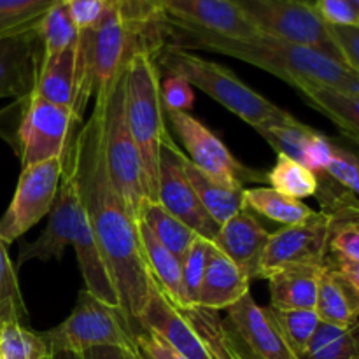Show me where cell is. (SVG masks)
Listing matches in <instances>:
<instances>
[{"label":"cell","mask_w":359,"mask_h":359,"mask_svg":"<svg viewBox=\"0 0 359 359\" xmlns=\"http://www.w3.org/2000/svg\"><path fill=\"white\" fill-rule=\"evenodd\" d=\"M311 107L332 119L344 135L358 142L359 139V97L326 84H305L298 90Z\"/></svg>","instance_id":"25"},{"label":"cell","mask_w":359,"mask_h":359,"mask_svg":"<svg viewBox=\"0 0 359 359\" xmlns=\"http://www.w3.org/2000/svg\"><path fill=\"white\" fill-rule=\"evenodd\" d=\"M316 314L319 321L340 328H356L359 312V290L347 283L335 269L323 263L319 272Z\"/></svg>","instance_id":"21"},{"label":"cell","mask_w":359,"mask_h":359,"mask_svg":"<svg viewBox=\"0 0 359 359\" xmlns=\"http://www.w3.org/2000/svg\"><path fill=\"white\" fill-rule=\"evenodd\" d=\"M139 221H142L149 228L156 241L163 248H167L179 262L184 258L189 245L198 237L188 224L168 212L160 202H151L144 198L139 209Z\"/></svg>","instance_id":"26"},{"label":"cell","mask_w":359,"mask_h":359,"mask_svg":"<svg viewBox=\"0 0 359 359\" xmlns=\"http://www.w3.org/2000/svg\"><path fill=\"white\" fill-rule=\"evenodd\" d=\"M270 231L248 207L223 223L212 244L238 266L249 280L262 279V259L269 245Z\"/></svg>","instance_id":"18"},{"label":"cell","mask_w":359,"mask_h":359,"mask_svg":"<svg viewBox=\"0 0 359 359\" xmlns=\"http://www.w3.org/2000/svg\"><path fill=\"white\" fill-rule=\"evenodd\" d=\"M63 172V158L42 161L21 168L16 191L0 217V242L13 244L48 216L58 191Z\"/></svg>","instance_id":"10"},{"label":"cell","mask_w":359,"mask_h":359,"mask_svg":"<svg viewBox=\"0 0 359 359\" xmlns=\"http://www.w3.org/2000/svg\"><path fill=\"white\" fill-rule=\"evenodd\" d=\"M184 153L170 133L163 137L158 163V202L170 214L188 224L198 237L212 242L219 224L205 212L184 172Z\"/></svg>","instance_id":"13"},{"label":"cell","mask_w":359,"mask_h":359,"mask_svg":"<svg viewBox=\"0 0 359 359\" xmlns=\"http://www.w3.org/2000/svg\"><path fill=\"white\" fill-rule=\"evenodd\" d=\"M137 326H146L156 332L186 359H216L202 337L172 307L154 279L151 280L149 300L139 316Z\"/></svg>","instance_id":"19"},{"label":"cell","mask_w":359,"mask_h":359,"mask_svg":"<svg viewBox=\"0 0 359 359\" xmlns=\"http://www.w3.org/2000/svg\"><path fill=\"white\" fill-rule=\"evenodd\" d=\"M11 323L27 326L28 309L18 284L16 266L7 252V245L0 242V328Z\"/></svg>","instance_id":"31"},{"label":"cell","mask_w":359,"mask_h":359,"mask_svg":"<svg viewBox=\"0 0 359 359\" xmlns=\"http://www.w3.org/2000/svg\"><path fill=\"white\" fill-rule=\"evenodd\" d=\"M314 9L326 25L359 27L358 6L349 0H314Z\"/></svg>","instance_id":"43"},{"label":"cell","mask_w":359,"mask_h":359,"mask_svg":"<svg viewBox=\"0 0 359 359\" xmlns=\"http://www.w3.org/2000/svg\"><path fill=\"white\" fill-rule=\"evenodd\" d=\"M46 359H49V356H48V358H46Z\"/></svg>","instance_id":"50"},{"label":"cell","mask_w":359,"mask_h":359,"mask_svg":"<svg viewBox=\"0 0 359 359\" xmlns=\"http://www.w3.org/2000/svg\"><path fill=\"white\" fill-rule=\"evenodd\" d=\"M356 328L319 323L309 342L305 359H359Z\"/></svg>","instance_id":"29"},{"label":"cell","mask_w":359,"mask_h":359,"mask_svg":"<svg viewBox=\"0 0 359 359\" xmlns=\"http://www.w3.org/2000/svg\"><path fill=\"white\" fill-rule=\"evenodd\" d=\"M39 39L42 44V60H48L79 42L77 27L74 25L63 2H56L39 21Z\"/></svg>","instance_id":"28"},{"label":"cell","mask_w":359,"mask_h":359,"mask_svg":"<svg viewBox=\"0 0 359 359\" xmlns=\"http://www.w3.org/2000/svg\"><path fill=\"white\" fill-rule=\"evenodd\" d=\"M305 2H314V0H305Z\"/></svg>","instance_id":"49"},{"label":"cell","mask_w":359,"mask_h":359,"mask_svg":"<svg viewBox=\"0 0 359 359\" xmlns=\"http://www.w3.org/2000/svg\"><path fill=\"white\" fill-rule=\"evenodd\" d=\"M273 321L277 323L279 330L283 332L284 339L287 340L291 349L302 359H305L309 342L314 335L316 328L319 326V318L316 311H305V309H272Z\"/></svg>","instance_id":"32"},{"label":"cell","mask_w":359,"mask_h":359,"mask_svg":"<svg viewBox=\"0 0 359 359\" xmlns=\"http://www.w3.org/2000/svg\"><path fill=\"white\" fill-rule=\"evenodd\" d=\"M321 266H286L266 276L272 309L314 311Z\"/></svg>","instance_id":"23"},{"label":"cell","mask_w":359,"mask_h":359,"mask_svg":"<svg viewBox=\"0 0 359 359\" xmlns=\"http://www.w3.org/2000/svg\"><path fill=\"white\" fill-rule=\"evenodd\" d=\"M351 4H354V6H358L359 7V0H349Z\"/></svg>","instance_id":"48"},{"label":"cell","mask_w":359,"mask_h":359,"mask_svg":"<svg viewBox=\"0 0 359 359\" xmlns=\"http://www.w3.org/2000/svg\"><path fill=\"white\" fill-rule=\"evenodd\" d=\"M332 147H333L332 140L316 130L314 135H312L311 140H309L307 147H305L304 167H307L309 170L314 172L316 175L323 174V172H325L326 163H328L330 160Z\"/></svg>","instance_id":"44"},{"label":"cell","mask_w":359,"mask_h":359,"mask_svg":"<svg viewBox=\"0 0 359 359\" xmlns=\"http://www.w3.org/2000/svg\"><path fill=\"white\" fill-rule=\"evenodd\" d=\"M20 121L11 146L20 156L21 168L65 158L81 119L70 109L42 100L34 93L20 98Z\"/></svg>","instance_id":"8"},{"label":"cell","mask_w":359,"mask_h":359,"mask_svg":"<svg viewBox=\"0 0 359 359\" xmlns=\"http://www.w3.org/2000/svg\"><path fill=\"white\" fill-rule=\"evenodd\" d=\"M249 286L251 280L210 242L205 272L198 291V305L216 312L228 311L249 293Z\"/></svg>","instance_id":"20"},{"label":"cell","mask_w":359,"mask_h":359,"mask_svg":"<svg viewBox=\"0 0 359 359\" xmlns=\"http://www.w3.org/2000/svg\"><path fill=\"white\" fill-rule=\"evenodd\" d=\"M266 181L272 189L302 202L304 198L316 196L318 191V177L314 172L284 154H277L276 165L266 172Z\"/></svg>","instance_id":"30"},{"label":"cell","mask_w":359,"mask_h":359,"mask_svg":"<svg viewBox=\"0 0 359 359\" xmlns=\"http://www.w3.org/2000/svg\"><path fill=\"white\" fill-rule=\"evenodd\" d=\"M182 163H184L186 177L191 182L200 203L205 209V212L212 217L214 223L221 226L231 216L245 209L244 188H228V186L217 182L216 179H212L205 172L200 170L198 167H195L189 161V158L186 156V153Z\"/></svg>","instance_id":"24"},{"label":"cell","mask_w":359,"mask_h":359,"mask_svg":"<svg viewBox=\"0 0 359 359\" xmlns=\"http://www.w3.org/2000/svg\"><path fill=\"white\" fill-rule=\"evenodd\" d=\"M158 16L182 21L203 30L235 39H249L259 32L228 0H146Z\"/></svg>","instance_id":"16"},{"label":"cell","mask_w":359,"mask_h":359,"mask_svg":"<svg viewBox=\"0 0 359 359\" xmlns=\"http://www.w3.org/2000/svg\"><path fill=\"white\" fill-rule=\"evenodd\" d=\"M165 118H168L177 133L189 161L217 182L228 188L242 189L245 182L266 181V172L252 170L241 163L223 140L189 112L165 109Z\"/></svg>","instance_id":"9"},{"label":"cell","mask_w":359,"mask_h":359,"mask_svg":"<svg viewBox=\"0 0 359 359\" xmlns=\"http://www.w3.org/2000/svg\"><path fill=\"white\" fill-rule=\"evenodd\" d=\"M112 4L119 7L126 16H130L132 20L139 21L142 25H154L161 18L151 11L146 0H112Z\"/></svg>","instance_id":"45"},{"label":"cell","mask_w":359,"mask_h":359,"mask_svg":"<svg viewBox=\"0 0 359 359\" xmlns=\"http://www.w3.org/2000/svg\"><path fill=\"white\" fill-rule=\"evenodd\" d=\"M95 102L102 111V144L109 179L130 216L139 221L140 203L146 196L139 151L126 121L125 65L105 90L95 95Z\"/></svg>","instance_id":"5"},{"label":"cell","mask_w":359,"mask_h":359,"mask_svg":"<svg viewBox=\"0 0 359 359\" xmlns=\"http://www.w3.org/2000/svg\"><path fill=\"white\" fill-rule=\"evenodd\" d=\"M158 27L161 41L167 44L186 51L200 49L242 60L273 74L297 91L305 84H326L359 97V74L318 49L262 34L249 39L226 37L163 16Z\"/></svg>","instance_id":"2"},{"label":"cell","mask_w":359,"mask_h":359,"mask_svg":"<svg viewBox=\"0 0 359 359\" xmlns=\"http://www.w3.org/2000/svg\"><path fill=\"white\" fill-rule=\"evenodd\" d=\"M326 28L340 62L347 69L359 74V27L326 25Z\"/></svg>","instance_id":"39"},{"label":"cell","mask_w":359,"mask_h":359,"mask_svg":"<svg viewBox=\"0 0 359 359\" xmlns=\"http://www.w3.org/2000/svg\"><path fill=\"white\" fill-rule=\"evenodd\" d=\"M258 132L277 151V154H284V156L304 165L305 147L316 130L294 119L293 123H287V125L265 126Z\"/></svg>","instance_id":"35"},{"label":"cell","mask_w":359,"mask_h":359,"mask_svg":"<svg viewBox=\"0 0 359 359\" xmlns=\"http://www.w3.org/2000/svg\"><path fill=\"white\" fill-rule=\"evenodd\" d=\"M67 154L72 161L88 226L118 291L121 312L135 328L149 300L153 279L140 248L137 221L109 179L102 144V111L97 102L93 114L70 140Z\"/></svg>","instance_id":"1"},{"label":"cell","mask_w":359,"mask_h":359,"mask_svg":"<svg viewBox=\"0 0 359 359\" xmlns=\"http://www.w3.org/2000/svg\"><path fill=\"white\" fill-rule=\"evenodd\" d=\"M333 216L319 210L311 217L270 233L262 259V279L286 266H323L328 256Z\"/></svg>","instance_id":"12"},{"label":"cell","mask_w":359,"mask_h":359,"mask_svg":"<svg viewBox=\"0 0 359 359\" xmlns=\"http://www.w3.org/2000/svg\"><path fill=\"white\" fill-rule=\"evenodd\" d=\"M244 202L249 210L283 226L302 223L314 212L302 200L291 198L272 188H244Z\"/></svg>","instance_id":"27"},{"label":"cell","mask_w":359,"mask_h":359,"mask_svg":"<svg viewBox=\"0 0 359 359\" xmlns=\"http://www.w3.org/2000/svg\"><path fill=\"white\" fill-rule=\"evenodd\" d=\"M34 95L70 109L83 121V112L90 98L95 97V90L81 58L79 42L51 58L42 60Z\"/></svg>","instance_id":"15"},{"label":"cell","mask_w":359,"mask_h":359,"mask_svg":"<svg viewBox=\"0 0 359 359\" xmlns=\"http://www.w3.org/2000/svg\"><path fill=\"white\" fill-rule=\"evenodd\" d=\"M325 175H328L332 181L342 186L347 191L358 195L359 191V163L356 154L351 151L342 149L337 144H333L332 153H330V160L326 163Z\"/></svg>","instance_id":"38"},{"label":"cell","mask_w":359,"mask_h":359,"mask_svg":"<svg viewBox=\"0 0 359 359\" xmlns=\"http://www.w3.org/2000/svg\"><path fill=\"white\" fill-rule=\"evenodd\" d=\"M228 2L262 35L307 46L339 60V55L330 41L326 23L316 13L314 2H305V0H228Z\"/></svg>","instance_id":"7"},{"label":"cell","mask_w":359,"mask_h":359,"mask_svg":"<svg viewBox=\"0 0 359 359\" xmlns=\"http://www.w3.org/2000/svg\"><path fill=\"white\" fill-rule=\"evenodd\" d=\"M81 216H83V205H81L79 191H77L76 174H74L72 161L65 153L62 179H60L55 202L49 210L48 224L37 241L21 244L18 262L14 266H21L30 259L51 262V259L62 258L67 245L72 244Z\"/></svg>","instance_id":"14"},{"label":"cell","mask_w":359,"mask_h":359,"mask_svg":"<svg viewBox=\"0 0 359 359\" xmlns=\"http://www.w3.org/2000/svg\"><path fill=\"white\" fill-rule=\"evenodd\" d=\"M49 354L86 353L95 347H123L137 351L133 328L121 311L79 291L74 311L65 321L39 333Z\"/></svg>","instance_id":"6"},{"label":"cell","mask_w":359,"mask_h":359,"mask_svg":"<svg viewBox=\"0 0 359 359\" xmlns=\"http://www.w3.org/2000/svg\"><path fill=\"white\" fill-rule=\"evenodd\" d=\"M60 0H0V37L35 28Z\"/></svg>","instance_id":"33"},{"label":"cell","mask_w":359,"mask_h":359,"mask_svg":"<svg viewBox=\"0 0 359 359\" xmlns=\"http://www.w3.org/2000/svg\"><path fill=\"white\" fill-rule=\"evenodd\" d=\"M37 27L0 37V98L18 100L34 93L42 63Z\"/></svg>","instance_id":"17"},{"label":"cell","mask_w":359,"mask_h":359,"mask_svg":"<svg viewBox=\"0 0 359 359\" xmlns=\"http://www.w3.org/2000/svg\"><path fill=\"white\" fill-rule=\"evenodd\" d=\"M158 42L135 48L125 63L126 121L142 165L144 196L151 202H158L160 149L168 133L161 100V72L154 58Z\"/></svg>","instance_id":"3"},{"label":"cell","mask_w":359,"mask_h":359,"mask_svg":"<svg viewBox=\"0 0 359 359\" xmlns=\"http://www.w3.org/2000/svg\"><path fill=\"white\" fill-rule=\"evenodd\" d=\"M77 30H90L111 9L112 0H62Z\"/></svg>","instance_id":"42"},{"label":"cell","mask_w":359,"mask_h":359,"mask_svg":"<svg viewBox=\"0 0 359 359\" xmlns=\"http://www.w3.org/2000/svg\"><path fill=\"white\" fill-rule=\"evenodd\" d=\"M48 356L41 335L28 326L11 323L0 328V359H46Z\"/></svg>","instance_id":"34"},{"label":"cell","mask_w":359,"mask_h":359,"mask_svg":"<svg viewBox=\"0 0 359 359\" xmlns=\"http://www.w3.org/2000/svg\"><path fill=\"white\" fill-rule=\"evenodd\" d=\"M224 332L238 359H302L290 347L269 307H259L251 291L226 311Z\"/></svg>","instance_id":"11"},{"label":"cell","mask_w":359,"mask_h":359,"mask_svg":"<svg viewBox=\"0 0 359 359\" xmlns=\"http://www.w3.org/2000/svg\"><path fill=\"white\" fill-rule=\"evenodd\" d=\"M137 230H139L140 248H142V255L151 277L161 287L167 300L175 309H184L193 305L184 290V283H182L181 262L156 241V237L151 233L149 228L142 221H137Z\"/></svg>","instance_id":"22"},{"label":"cell","mask_w":359,"mask_h":359,"mask_svg":"<svg viewBox=\"0 0 359 359\" xmlns=\"http://www.w3.org/2000/svg\"><path fill=\"white\" fill-rule=\"evenodd\" d=\"M49 359H84V354H79V353H55V354H49Z\"/></svg>","instance_id":"47"},{"label":"cell","mask_w":359,"mask_h":359,"mask_svg":"<svg viewBox=\"0 0 359 359\" xmlns=\"http://www.w3.org/2000/svg\"><path fill=\"white\" fill-rule=\"evenodd\" d=\"M83 354L84 359H142L137 351L123 349V347H95Z\"/></svg>","instance_id":"46"},{"label":"cell","mask_w":359,"mask_h":359,"mask_svg":"<svg viewBox=\"0 0 359 359\" xmlns=\"http://www.w3.org/2000/svg\"><path fill=\"white\" fill-rule=\"evenodd\" d=\"M333 216V214H332ZM328 255L342 262L359 263V223L358 214L333 216Z\"/></svg>","instance_id":"36"},{"label":"cell","mask_w":359,"mask_h":359,"mask_svg":"<svg viewBox=\"0 0 359 359\" xmlns=\"http://www.w3.org/2000/svg\"><path fill=\"white\" fill-rule=\"evenodd\" d=\"M161 100H163L165 109L188 112L195 104V93H193L191 84L184 77L177 74H165L161 79Z\"/></svg>","instance_id":"40"},{"label":"cell","mask_w":359,"mask_h":359,"mask_svg":"<svg viewBox=\"0 0 359 359\" xmlns=\"http://www.w3.org/2000/svg\"><path fill=\"white\" fill-rule=\"evenodd\" d=\"M154 58L161 74H177L184 77L191 86H196L212 97L255 130L287 125L297 119L290 112L266 100L263 95L248 86L230 69L219 63L191 55V51L175 48L163 41L154 46Z\"/></svg>","instance_id":"4"},{"label":"cell","mask_w":359,"mask_h":359,"mask_svg":"<svg viewBox=\"0 0 359 359\" xmlns=\"http://www.w3.org/2000/svg\"><path fill=\"white\" fill-rule=\"evenodd\" d=\"M133 340H135L137 353L142 359H186L167 340L146 326L133 328Z\"/></svg>","instance_id":"41"},{"label":"cell","mask_w":359,"mask_h":359,"mask_svg":"<svg viewBox=\"0 0 359 359\" xmlns=\"http://www.w3.org/2000/svg\"><path fill=\"white\" fill-rule=\"evenodd\" d=\"M209 248V241H205L202 237H196L195 242L186 251L184 258L181 259L182 283H184V290L193 305H198V291L200 284H202L203 272H205Z\"/></svg>","instance_id":"37"}]
</instances>
